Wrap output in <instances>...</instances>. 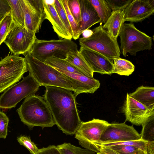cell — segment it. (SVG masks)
<instances>
[{
	"mask_svg": "<svg viewBox=\"0 0 154 154\" xmlns=\"http://www.w3.org/2000/svg\"><path fill=\"white\" fill-rule=\"evenodd\" d=\"M142 126L140 140L146 142L154 141V115L150 117Z\"/></svg>",
	"mask_w": 154,
	"mask_h": 154,
	"instance_id": "obj_28",
	"label": "cell"
},
{
	"mask_svg": "<svg viewBox=\"0 0 154 154\" xmlns=\"http://www.w3.org/2000/svg\"><path fill=\"white\" fill-rule=\"evenodd\" d=\"M119 36L120 50L125 57L128 53L135 56L139 51L152 49V37L138 29L133 23H124Z\"/></svg>",
	"mask_w": 154,
	"mask_h": 154,
	"instance_id": "obj_6",
	"label": "cell"
},
{
	"mask_svg": "<svg viewBox=\"0 0 154 154\" xmlns=\"http://www.w3.org/2000/svg\"><path fill=\"white\" fill-rule=\"evenodd\" d=\"M54 5L56 10L62 21L69 33L72 35V31L67 16L61 0H54Z\"/></svg>",
	"mask_w": 154,
	"mask_h": 154,
	"instance_id": "obj_32",
	"label": "cell"
},
{
	"mask_svg": "<svg viewBox=\"0 0 154 154\" xmlns=\"http://www.w3.org/2000/svg\"><path fill=\"white\" fill-rule=\"evenodd\" d=\"M112 73L121 75L129 76L134 72L135 66L130 61L120 58L113 59Z\"/></svg>",
	"mask_w": 154,
	"mask_h": 154,
	"instance_id": "obj_23",
	"label": "cell"
},
{
	"mask_svg": "<svg viewBox=\"0 0 154 154\" xmlns=\"http://www.w3.org/2000/svg\"><path fill=\"white\" fill-rule=\"evenodd\" d=\"M68 6L69 11L79 25L81 21V8L79 0H68Z\"/></svg>",
	"mask_w": 154,
	"mask_h": 154,
	"instance_id": "obj_33",
	"label": "cell"
},
{
	"mask_svg": "<svg viewBox=\"0 0 154 154\" xmlns=\"http://www.w3.org/2000/svg\"><path fill=\"white\" fill-rule=\"evenodd\" d=\"M140 139V134L133 126L128 125L125 122L122 123H109L99 141L112 143L137 141Z\"/></svg>",
	"mask_w": 154,
	"mask_h": 154,
	"instance_id": "obj_12",
	"label": "cell"
},
{
	"mask_svg": "<svg viewBox=\"0 0 154 154\" xmlns=\"http://www.w3.org/2000/svg\"><path fill=\"white\" fill-rule=\"evenodd\" d=\"M143 154H148L147 152H145Z\"/></svg>",
	"mask_w": 154,
	"mask_h": 154,
	"instance_id": "obj_43",
	"label": "cell"
},
{
	"mask_svg": "<svg viewBox=\"0 0 154 154\" xmlns=\"http://www.w3.org/2000/svg\"><path fill=\"white\" fill-rule=\"evenodd\" d=\"M17 25L14 20L11 12L0 22V45L10 31Z\"/></svg>",
	"mask_w": 154,
	"mask_h": 154,
	"instance_id": "obj_26",
	"label": "cell"
},
{
	"mask_svg": "<svg viewBox=\"0 0 154 154\" xmlns=\"http://www.w3.org/2000/svg\"><path fill=\"white\" fill-rule=\"evenodd\" d=\"M109 123L104 120L94 118L86 122L82 121L75 134L79 144L85 149L97 153L99 149L95 147L94 142L100 140L101 137Z\"/></svg>",
	"mask_w": 154,
	"mask_h": 154,
	"instance_id": "obj_9",
	"label": "cell"
},
{
	"mask_svg": "<svg viewBox=\"0 0 154 154\" xmlns=\"http://www.w3.org/2000/svg\"><path fill=\"white\" fill-rule=\"evenodd\" d=\"M122 110L125 122L128 121L137 126L142 125L151 116L154 115V108H148L127 94Z\"/></svg>",
	"mask_w": 154,
	"mask_h": 154,
	"instance_id": "obj_13",
	"label": "cell"
},
{
	"mask_svg": "<svg viewBox=\"0 0 154 154\" xmlns=\"http://www.w3.org/2000/svg\"><path fill=\"white\" fill-rule=\"evenodd\" d=\"M79 52L94 72L112 74L113 61L94 51L80 47Z\"/></svg>",
	"mask_w": 154,
	"mask_h": 154,
	"instance_id": "obj_15",
	"label": "cell"
},
{
	"mask_svg": "<svg viewBox=\"0 0 154 154\" xmlns=\"http://www.w3.org/2000/svg\"><path fill=\"white\" fill-rule=\"evenodd\" d=\"M56 69L77 85L80 94H93L100 87V84L99 81L94 78H90L82 75Z\"/></svg>",
	"mask_w": 154,
	"mask_h": 154,
	"instance_id": "obj_16",
	"label": "cell"
},
{
	"mask_svg": "<svg viewBox=\"0 0 154 154\" xmlns=\"http://www.w3.org/2000/svg\"><path fill=\"white\" fill-rule=\"evenodd\" d=\"M11 9L12 18L18 25L23 27L24 20L21 0H7Z\"/></svg>",
	"mask_w": 154,
	"mask_h": 154,
	"instance_id": "obj_25",
	"label": "cell"
},
{
	"mask_svg": "<svg viewBox=\"0 0 154 154\" xmlns=\"http://www.w3.org/2000/svg\"><path fill=\"white\" fill-rule=\"evenodd\" d=\"M63 6L66 12L72 31V38L74 40L79 38L80 36L79 25L70 13L68 6V0H61Z\"/></svg>",
	"mask_w": 154,
	"mask_h": 154,
	"instance_id": "obj_30",
	"label": "cell"
},
{
	"mask_svg": "<svg viewBox=\"0 0 154 154\" xmlns=\"http://www.w3.org/2000/svg\"><path fill=\"white\" fill-rule=\"evenodd\" d=\"M44 62L56 69L84 75L80 70L65 59L52 57L47 59Z\"/></svg>",
	"mask_w": 154,
	"mask_h": 154,
	"instance_id": "obj_22",
	"label": "cell"
},
{
	"mask_svg": "<svg viewBox=\"0 0 154 154\" xmlns=\"http://www.w3.org/2000/svg\"><path fill=\"white\" fill-rule=\"evenodd\" d=\"M57 147L61 154H95V152L75 146L69 143H64Z\"/></svg>",
	"mask_w": 154,
	"mask_h": 154,
	"instance_id": "obj_29",
	"label": "cell"
},
{
	"mask_svg": "<svg viewBox=\"0 0 154 154\" xmlns=\"http://www.w3.org/2000/svg\"><path fill=\"white\" fill-rule=\"evenodd\" d=\"M133 98L148 108H154V88L141 85L129 94Z\"/></svg>",
	"mask_w": 154,
	"mask_h": 154,
	"instance_id": "obj_20",
	"label": "cell"
},
{
	"mask_svg": "<svg viewBox=\"0 0 154 154\" xmlns=\"http://www.w3.org/2000/svg\"><path fill=\"white\" fill-rule=\"evenodd\" d=\"M80 6L81 21L79 24L80 35L94 25L100 22L95 9L89 0H79Z\"/></svg>",
	"mask_w": 154,
	"mask_h": 154,
	"instance_id": "obj_18",
	"label": "cell"
},
{
	"mask_svg": "<svg viewBox=\"0 0 154 154\" xmlns=\"http://www.w3.org/2000/svg\"><path fill=\"white\" fill-rule=\"evenodd\" d=\"M115 151L118 154H143L146 152L132 146L117 145L106 147Z\"/></svg>",
	"mask_w": 154,
	"mask_h": 154,
	"instance_id": "obj_31",
	"label": "cell"
},
{
	"mask_svg": "<svg viewBox=\"0 0 154 154\" xmlns=\"http://www.w3.org/2000/svg\"><path fill=\"white\" fill-rule=\"evenodd\" d=\"M35 154H61L55 145H50L46 147L39 149Z\"/></svg>",
	"mask_w": 154,
	"mask_h": 154,
	"instance_id": "obj_38",
	"label": "cell"
},
{
	"mask_svg": "<svg viewBox=\"0 0 154 154\" xmlns=\"http://www.w3.org/2000/svg\"><path fill=\"white\" fill-rule=\"evenodd\" d=\"M124 10L112 11L111 15L103 26L111 35L117 39L125 22Z\"/></svg>",
	"mask_w": 154,
	"mask_h": 154,
	"instance_id": "obj_19",
	"label": "cell"
},
{
	"mask_svg": "<svg viewBox=\"0 0 154 154\" xmlns=\"http://www.w3.org/2000/svg\"><path fill=\"white\" fill-rule=\"evenodd\" d=\"M28 71L40 86H52L64 88L80 94L77 85L56 69L34 57L28 53L23 54Z\"/></svg>",
	"mask_w": 154,
	"mask_h": 154,
	"instance_id": "obj_2",
	"label": "cell"
},
{
	"mask_svg": "<svg viewBox=\"0 0 154 154\" xmlns=\"http://www.w3.org/2000/svg\"><path fill=\"white\" fill-rule=\"evenodd\" d=\"M92 30L93 33L90 36L79 38L81 47L96 51L110 60L120 57L121 51L117 40L102 25Z\"/></svg>",
	"mask_w": 154,
	"mask_h": 154,
	"instance_id": "obj_5",
	"label": "cell"
},
{
	"mask_svg": "<svg viewBox=\"0 0 154 154\" xmlns=\"http://www.w3.org/2000/svg\"><path fill=\"white\" fill-rule=\"evenodd\" d=\"M11 12V8L7 0H0V22Z\"/></svg>",
	"mask_w": 154,
	"mask_h": 154,
	"instance_id": "obj_37",
	"label": "cell"
},
{
	"mask_svg": "<svg viewBox=\"0 0 154 154\" xmlns=\"http://www.w3.org/2000/svg\"><path fill=\"white\" fill-rule=\"evenodd\" d=\"M97 12L100 20V25L105 23L112 11L105 0H89Z\"/></svg>",
	"mask_w": 154,
	"mask_h": 154,
	"instance_id": "obj_24",
	"label": "cell"
},
{
	"mask_svg": "<svg viewBox=\"0 0 154 154\" xmlns=\"http://www.w3.org/2000/svg\"><path fill=\"white\" fill-rule=\"evenodd\" d=\"M125 21H142L154 13V0H133L124 10Z\"/></svg>",
	"mask_w": 154,
	"mask_h": 154,
	"instance_id": "obj_14",
	"label": "cell"
},
{
	"mask_svg": "<svg viewBox=\"0 0 154 154\" xmlns=\"http://www.w3.org/2000/svg\"><path fill=\"white\" fill-rule=\"evenodd\" d=\"M92 33V30L88 29L83 31L82 34L83 37L87 38L90 36Z\"/></svg>",
	"mask_w": 154,
	"mask_h": 154,
	"instance_id": "obj_41",
	"label": "cell"
},
{
	"mask_svg": "<svg viewBox=\"0 0 154 154\" xmlns=\"http://www.w3.org/2000/svg\"><path fill=\"white\" fill-rule=\"evenodd\" d=\"M101 154H118L113 150L106 147H98Z\"/></svg>",
	"mask_w": 154,
	"mask_h": 154,
	"instance_id": "obj_39",
	"label": "cell"
},
{
	"mask_svg": "<svg viewBox=\"0 0 154 154\" xmlns=\"http://www.w3.org/2000/svg\"><path fill=\"white\" fill-rule=\"evenodd\" d=\"M43 1L46 19L51 23L54 32L63 39L71 40L72 35L59 17L55 8L54 2L51 4H48L44 0Z\"/></svg>",
	"mask_w": 154,
	"mask_h": 154,
	"instance_id": "obj_17",
	"label": "cell"
},
{
	"mask_svg": "<svg viewBox=\"0 0 154 154\" xmlns=\"http://www.w3.org/2000/svg\"><path fill=\"white\" fill-rule=\"evenodd\" d=\"M35 33L17 25L6 37L4 42L15 55L29 52L37 39Z\"/></svg>",
	"mask_w": 154,
	"mask_h": 154,
	"instance_id": "obj_10",
	"label": "cell"
},
{
	"mask_svg": "<svg viewBox=\"0 0 154 154\" xmlns=\"http://www.w3.org/2000/svg\"><path fill=\"white\" fill-rule=\"evenodd\" d=\"M45 87L43 97L48 106L55 125L63 133L75 134L82 122L76 97L72 91L64 88Z\"/></svg>",
	"mask_w": 154,
	"mask_h": 154,
	"instance_id": "obj_1",
	"label": "cell"
},
{
	"mask_svg": "<svg viewBox=\"0 0 154 154\" xmlns=\"http://www.w3.org/2000/svg\"><path fill=\"white\" fill-rule=\"evenodd\" d=\"M40 86L30 74L22 80L5 90L0 96V108L9 109L15 107L24 98L35 94Z\"/></svg>",
	"mask_w": 154,
	"mask_h": 154,
	"instance_id": "obj_8",
	"label": "cell"
},
{
	"mask_svg": "<svg viewBox=\"0 0 154 154\" xmlns=\"http://www.w3.org/2000/svg\"><path fill=\"white\" fill-rule=\"evenodd\" d=\"M25 57L8 54L0 60V93L14 85L27 72Z\"/></svg>",
	"mask_w": 154,
	"mask_h": 154,
	"instance_id": "obj_7",
	"label": "cell"
},
{
	"mask_svg": "<svg viewBox=\"0 0 154 154\" xmlns=\"http://www.w3.org/2000/svg\"><path fill=\"white\" fill-rule=\"evenodd\" d=\"M133 0H106L112 11L124 10Z\"/></svg>",
	"mask_w": 154,
	"mask_h": 154,
	"instance_id": "obj_35",
	"label": "cell"
},
{
	"mask_svg": "<svg viewBox=\"0 0 154 154\" xmlns=\"http://www.w3.org/2000/svg\"><path fill=\"white\" fill-rule=\"evenodd\" d=\"M17 111L21 121L30 128L43 129L55 125L48 106L41 96L34 94L26 97Z\"/></svg>",
	"mask_w": 154,
	"mask_h": 154,
	"instance_id": "obj_3",
	"label": "cell"
},
{
	"mask_svg": "<svg viewBox=\"0 0 154 154\" xmlns=\"http://www.w3.org/2000/svg\"><path fill=\"white\" fill-rule=\"evenodd\" d=\"M9 119L2 112L0 111V138L5 139L8 134Z\"/></svg>",
	"mask_w": 154,
	"mask_h": 154,
	"instance_id": "obj_36",
	"label": "cell"
},
{
	"mask_svg": "<svg viewBox=\"0 0 154 154\" xmlns=\"http://www.w3.org/2000/svg\"><path fill=\"white\" fill-rule=\"evenodd\" d=\"M65 59L80 70L85 75L94 78V72L79 51L76 54H68Z\"/></svg>",
	"mask_w": 154,
	"mask_h": 154,
	"instance_id": "obj_21",
	"label": "cell"
},
{
	"mask_svg": "<svg viewBox=\"0 0 154 154\" xmlns=\"http://www.w3.org/2000/svg\"><path fill=\"white\" fill-rule=\"evenodd\" d=\"M146 142L140 140L134 141H122L116 142L106 143L97 141L93 143L94 146L99 149L98 147H109L117 145H130L135 146L144 152H146Z\"/></svg>",
	"mask_w": 154,
	"mask_h": 154,
	"instance_id": "obj_27",
	"label": "cell"
},
{
	"mask_svg": "<svg viewBox=\"0 0 154 154\" xmlns=\"http://www.w3.org/2000/svg\"><path fill=\"white\" fill-rule=\"evenodd\" d=\"M79 52L77 44L70 39L46 40L37 38L28 53L44 62L49 57L65 59L68 54H76Z\"/></svg>",
	"mask_w": 154,
	"mask_h": 154,
	"instance_id": "obj_4",
	"label": "cell"
},
{
	"mask_svg": "<svg viewBox=\"0 0 154 154\" xmlns=\"http://www.w3.org/2000/svg\"><path fill=\"white\" fill-rule=\"evenodd\" d=\"M23 11L24 28L35 33L39 32L46 19L43 0H21Z\"/></svg>",
	"mask_w": 154,
	"mask_h": 154,
	"instance_id": "obj_11",
	"label": "cell"
},
{
	"mask_svg": "<svg viewBox=\"0 0 154 154\" xmlns=\"http://www.w3.org/2000/svg\"><path fill=\"white\" fill-rule=\"evenodd\" d=\"M97 154H101L100 152H98L97 153Z\"/></svg>",
	"mask_w": 154,
	"mask_h": 154,
	"instance_id": "obj_42",
	"label": "cell"
},
{
	"mask_svg": "<svg viewBox=\"0 0 154 154\" xmlns=\"http://www.w3.org/2000/svg\"><path fill=\"white\" fill-rule=\"evenodd\" d=\"M17 140L20 144L26 148L31 154H35L39 149L29 137L20 136L17 137Z\"/></svg>",
	"mask_w": 154,
	"mask_h": 154,
	"instance_id": "obj_34",
	"label": "cell"
},
{
	"mask_svg": "<svg viewBox=\"0 0 154 154\" xmlns=\"http://www.w3.org/2000/svg\"><path fill=\"white\" fill-rule=\"evenodd\" d=\"M146 150L148 154H154V141L146 142Z\"/></svg>",
	"mask_w": 154,
	"mask_h": 154,
	"instance_id": "obj_40",
	"label": "cell"
}]
</instances>
